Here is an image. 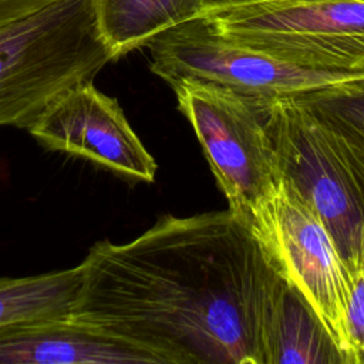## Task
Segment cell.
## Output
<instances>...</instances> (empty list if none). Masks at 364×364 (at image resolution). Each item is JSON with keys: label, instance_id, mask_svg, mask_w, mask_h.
Listing matches in <instances>:
<instances>
[{"label": "cell", "instance_id": "1", "mask_svg": "<svg viewBox=\"0 0 364 364\" xmlns=\"http://www.w3.org/2000/svg\"><path fill=\"white\" fill-rule=\"evenodd\" d=\"M80 264L70 318L149 364H266L283 279L230 209L165 215L131 242L94 243Z\"/></svg>", "mask_w": 364, "mask_h": 364}, {"label": "cell", "instance_id": "2", "mask_svg": "<svg viewBox=\"0 0 364 364\" xmlns=\"http://www.w3.org/2000/svg\"><path fill=\"white\" fill-rule=\"evenodd\" d=\"M111 61L91 0H58L1 26L0 125L27 129L55 95Z\"/></svg>", "mask_w": 364, "mask_h": 364}, {"label": "cell", "instance_id": "3", "mask_svg": "<svg viewBox=\"0 0 364 364\" xmlns=\"http://www.w3.org/2000/svg\"><path fill=\"white\" fill-rule=\"evenodd\" d=\"M266 128L283 176L328 229L353 282L364 270V158L296 97L266 102Z\"/></svg>", "mask_w": 364, "mask_h": 364}, {"label": "cell", "instance_id": "4", "mask_svg": "<svg viewBox=\"0 0 364 364\" xmlns=\"http://www.w3.org/2000/svg\"><path fill=\"white\" fill-rule=\"evenodd\" d=\"M169 85L228 199V209L247 225L283 179L266 128L267 101L199 80Z\"/></svg>", "mask_w": 364, "mask_h": 364}, {"label": "cell", "instance_id": "5", "mask_svg": "<svg viewBox=\"0 0 364 364\" xmlns=\"http://www.w3.org/2000/svg\"><path fill=\"white\" fill-rule=\"evenodd\" d=\"M203 17L222 38L276 60L364 74V0H276Z\"/></svg>", "mask_w": 364, "mask_h": 364}, {"label": "cell", "instance_id": "6", "mask_svg": "<svg viewBox=\"0 0 364 364\" xmlns=\"http://www.w3.org/2000/svg\"><path fill=\"white\" fill-rule=\"evenodd\" d=\"M247 226L276 272L317 316L343 364H354L347 318L353 282L317 212L283 176Z\"/></svg>", "mask_w": 364, "mask_h": 364}, {"label": "cell", "instance_id": "7", "mask_svg": "<svg viewBox=\"0 0 364 364\" xmlns=\"http://www.w3.org/2000/svg\"><path fill=\"white\" fill-rule=\"evenodd\" d=\"M146 47L151 71L168 84L178 80L208 81L266 101L299 97L364 77L309 70L276 60L222 38L205 17L162 31Z\"/></svg>", "mask_w": 364, "mask_h": 364}, {"label": "cell", "instance_id": "8", "mask_svg": "<svg viewBox=\"0 0 364 364\" xmlns=\"http://www.w3.org/2000/svg\"><path fill=\"white\" fill-rule=\"evenodd\" d=\"M46 149L82 156L114 173L152 182L156 162L131 128L122 108L92 81L55 95L27 128Z\"/></svg>", "mask_w": 364, "mask_h": 364}, {"label": "cell", "instance_id": "9", "mask_svg": "<svg viewBox=\"0 0 364 364\" xmlns=\"http://www.w3.org/2000/svg\"><path fill=\"white\" fill-rule=\"evenodd\" d=\"M136 364L146 357L70 317L0 327V364ZM149 364V363H148Z\"/></svg>", "mask_w": 364, "mask_h": 364}, {"label": "cell", "instance_id": "10", "mask_svg": "<svg viewBox=\"0 0 364 364\" xmlns=\"http://www.w3.org/2000/svg\"><path fill=\"white\" fill-rule=\"evenodd\" d=\"M98 31L115 60L162 31L202 17L199 0H91Z\"/></svg>", "mask_w": 364, "mask_h": 364}, {"label": "cell", "instance_id": "11", "mask_svg": "<svg viewBox=\"0 0 364 364\" xmlns=\"http://www.w3.org/2000/svg\"><path fill=\"white\" fill-rule=\"evenodd\" d=\"M284 363L343 364V360L317 316L283 279L267 328L266 364Z\"/></svg>", "mask_w": 364, "mask_h": 364}, {"label": "cell", "instance_id": "12", "mask_svg": "<svg viewBox=\"0 0 364 364\" xmlns=\"http://www.w3.org/2000/svg\"><path fill=\"white\" fill-rule=\"evenodd\" d=\"M81 264L24 277L0 276V327L70 317L81 287Z\"/></svg>", "mask_w": 364, "mask_h": 364}, {"label": "cell", "instance_id": "13", "mask_svg": "<svg viewBox=\"0 0 364 364\" xmlns=\"http://www.w3.org/2000/svg\"><path fill=\"white\" fill-rule=\"evenodd\" d=\"M296 98L324 115L364 156V77Z\"/></svg>", "mask_w": 364, "mask_h": 364}, {"label": "cell", "instance_id": "14", "mask_svg": "<svg viewBox=\"0 0 364 364\" xmlns=\"http://www.w3.org/2000/svg\"><path fill=\"white\" fill-rule=\"evenodd\" d=\"M58 0H0V27L24 18Z\"/></svg>", "mask_w": 364, "mask_h": 364}, {"label": "cell", "instance_id": "15", "mask_svg": "<svg viewBox=\"0 0 364 364\" xmlns=\"http://www.w3.org/2000/svg\"><path fill=\"white\" fill-rule=\"evenodd\" d=\"M276 0H199V6L202 10V17L220 10L242 7V6H252V4H260V3H269Z\"/></svg>", "mask_w": 364, "mask_h": 364}]
</instances>
